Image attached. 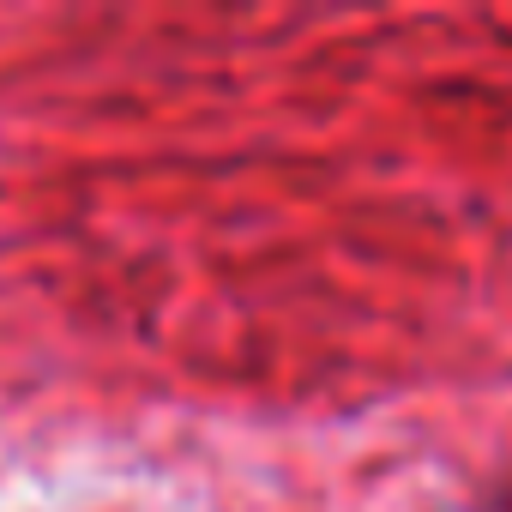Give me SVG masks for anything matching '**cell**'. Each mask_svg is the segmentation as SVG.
Wrapping results in <instances>:
<instances>
[]
</instances>
